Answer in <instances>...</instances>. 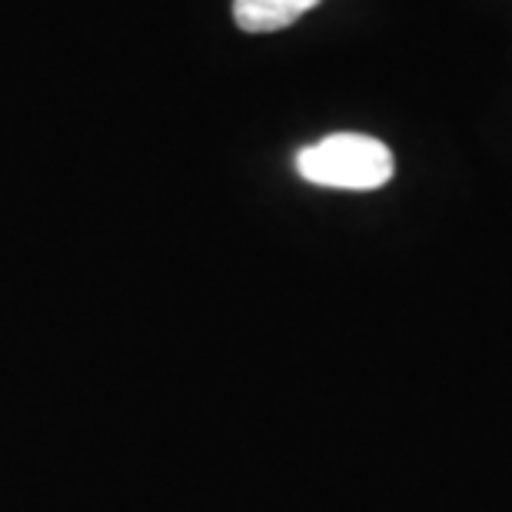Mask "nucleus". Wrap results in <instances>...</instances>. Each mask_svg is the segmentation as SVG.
<instances>
[{"mask_svg":"<svg viewBox=\"0 0 512 512\" xmlns=\"http://www.w3.org/2000/svg\"><path fill=\"white\" fill-rule=\"evenodd\" d=\"M296 173L330 190H376L393 177V153L363 133H333L296 153Z\"/></svg>","mask_w":512,"mask_h":512,"instance_id":"f257e3e1","label":"nucleus"},{"mask_svg":"<svg viewBox=\"0 0 512 512\" xmlns=\"http://www.w3.org/2000/svg\"><path fill=\"white\" fill-rule=\"evenodd\" d=\"M320 0H233V20L247 34H273L296 24Z\"/></svg>","mask_w":512,"mask_h":512,"instance_id":"f03ea898","label":"nucleus"}]
</instances>
